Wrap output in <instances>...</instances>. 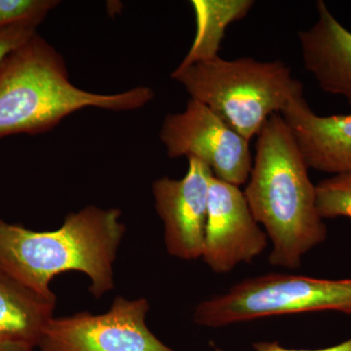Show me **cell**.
I'll list each match as a JSON object with an SVG mask.
<instances>
[{
  "label": "cell",
  "instance_id": "1",
  "mask_svg": "<svg viewBox=\"0 0 351 351\" xmlns=\"http://www.w3.org/2000/svg\"><path fill=\"white\" fill-rule=\"evenodd\" d=\"M256 157L243 191L252 214L271 242L269 263L286 269L323 243L327 228L317 208L308 166L282 117L271 115L258 135Z\"/></svg>",
  "mask_w": 351,
  "mask_h": 351
},
{
  "label": "cell",
  "instance_id": "2",
  "mask_svg": "<svg viewBox=\"0 0 351 351\" xmlns=\"http://www.w3.org/2000/svg\"><path fill=\"white\" fill-rule=\"evenodd\" d=\"M126 228L117 208L87 206L69 214L63 226L36 232L0 219V267L39 294L55 295L54 277L82 272L100 299L114 288L113 265Z\"/></svg>",
  "mask_w": 351,
  "mask_h": 351
},
{
  "label": "cell",
  "instance_id": "3",
  "mask_svg": "<svg viewBox=\"0 0 351 351\" xmlns=\"http://www.w3.org/2000/svg\"><path fill=\"white\" fill-rule=\"evenodd\" d=\"M154 98V90L147 86L117 94L75 86L63 56L36 34L0 63V138L45 133L82 108L129 112Z\"/></svg>",
  "mask_w": 351,
  "mask_h": 351
},
{
  "label": "cell",
  "instance_id": "4",
  "mask_svg": "<svg viewBox=\"0 0 351 351\" xmlns=\"http://www.w3.org/2000/svg\"><path fill=\"white\" fill-rule=\"evenodd\" d=\"M191 99L204 104L251 141L271 115L304 95V86L281 62L217 56L180 64L172 73Z\"/></svg>",
  "mask_w": 351,
  "mask_h": 351
},
{
  "label": "cell",
  "instance_id": "5",
  "mask_svg": "<svg viewBox=\"0 0 351 351\" xmlns=\"http://www.w3.org/2000/svg\"><path fill=\"white\" fill-rule=\"evenodd\" d=\"M337 311L351 315V278L330 280L269 274L235 284L196 306L199 326L221 328L285 314Z\"/></svg>",
  "mask_w": 351,
  "mask_h": 351
},
{
  "label": "cell",
  "instance_id": "6",
  "mask_svg": "<svg viewBox=\"0 0 351 351\" xmlns=\"http://www.w3.org/2000/svg\"><path fill=\"white\" fill-rule=\"evenodd\" d=\"M171 158L193 157L214 177L240 186L250 177V141L200 101L191 99L186 110L165 117L159 134Z\"/></svg>",
  "mask_w": 351,
  "mask_h": 351
},
{
  "label": "cell",
  "instance_id": "7",
  "mask_svg": "<svg viewBox=\"0 0 351 351\" xmlns=\"http://www.w3.org/2000/svg\"><path fill=\"white\" fill-rule=\"evenodd\" d=\"M145 298L117 297L107 313L53 317L44 329L39 351H176L149 330Z\"/></svg>",
  "mask_w": 351,
  "mask_h": 351
},
{
  "label": "cell",
  "instance_id": "8",
  "mask_svg": "<svg viewBox=\"0 0 351 351\" xmlns=\"http://www.w3.org/2000/svg\"><path fill=\"white\" fill-rule=\"evenodd\" d=\"M267 244L269 237L252 214L243 191L213 175L201 256L207 267L216 274H228L253 262Z\"/></svg>",
  "mask_w": 351,
  "mask_h": 351
},
{
  "label": "cell",
  "instance_id": "9",
  "mask_svg": "<svg viewBox=\"0 0 351 351\" xmlns=\"http://www.w3.org/2000/svg\"><path fill=\"white\" fill-rule=\"evenodd\" d=\"M188 159V172L184 178L156 180L152 184V195L162 221L168 254L180 260L195 261L202 256L213 173L197 159Z\"/></svg>",
  "mask_w": 351,
  "mask_h": 351
},
{
  "label": "cell",
  "instance_id": "10",
  "mask_svg": "<svg viewBox=\"0 0 351 351\" xmlns=\"http://www.w3.org/2000/svg\"><path fill=\"white\" fill-rule=\"evenodd\" d=\"M280 115L308 168L332 175L351 172V113L319 117L302 95Z\"/></svg>",
  "mask_w": 351,
  "mask_h": 351
},
{
  "label": "cell",
  "instance_id": "11",
  "mask_svg": "<svg viewBox=\"0 0 351 351\" xmlns=\"http://www.w3.org/2000/svg\"><path fill=\"white\" fill-rule=\"evenodd\" d=\"M315 24L299 32L302 62L322 91L345 97L351 105V32L317 1Z\"/></svg>",
  "mask_w": 351,
  "mask_h": 351
},
{
  "label": "cell",
  "instance_id": "12",
  "mask_svg": "<svg viewBox=\"0 0 351 351\" xmlns=\"http://www.w3.org/2000/svg\"><path fill=\"white\" fill-rule=\"evenodd\" d=\"M56 302V295L39 294L0 267V343L36 348Z\"/></svg>",
  "mask_w": 351,
  "mask_h": 351
},
{
  "label": "cell",
  "instance_id": "13",
  "mask_svg": "<svg viewBox=\"0 0 351 351\" xmlns=\"http://www.w3.org/2000/svg\"><path fill=\"white\" fill-rule=\"evenodd\" d=\"M321 218L351 219V172L334 175L316 184Z\"/></svg>",
  "mask_w": 351,
  "mask_h": 351
},
{
  "label": "cell",
  "instance_id": "14",
  "mask_svg": "<svg viewBox=\"0 0 351 351\" xmlns=\"http://www.w3.org/2000/svg\"><path fill=\"white\" fill-rule=\"evenodd\" d=\"M57 0H0V29L23 22H43Z\"/></svg>",
  "mask_w": 351,
  "mask_h": 351
},
{
  "label": "cell",
  "instance_id": "15",
  "mask_svg": "<svg viewBox=\"0 0 351 351\" xmlns=\"http://www.w3.org/2000/svg\"><path fill=\"white\" fill-rule=\"evenodd\" d=\"M40 23L23 22L11 25L6 29H0V63L16 48L19 47L34 34H38L36 29Z\"/></svg>",
  "mask_w": 351,
  "mask_h": 351
},
{
  "label": "cell",
  "instance_id": "16",
  "mask_svg": "<svg viewBox=\"0 0 351 351\" xmlns=\"http://www.w3.org/2000/svg\"><path fill=\"white\" fill-rule=\"evenodd\" d=\"M253 348L255 351H351V337L339 345L319 348V350H293V348H284L277 341H258V343H254ZM214 351L228 350L215 348Z\"/></svg>",
  "mask_w": 351,
  "mask_h": 351
},
{
  "label": "cell",
  "instance_id": "17",
  "mask_svg": "<svg viewBox=\"0 0 351 351\" xmlns=\"http://www.w3.org/2000/svg\"><path fill=\"white\" fill-rule=\"evenodd\" d=\"M32 346L20 343H0V351H34Z\"/></svg>",
  "mask_w": 351,
  "mask_h": 351
}]
</instances>
